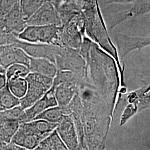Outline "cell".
I'll list each match as a JSON object with an SVG mask.
<instances>
[{
    "instance_id": "1",
    "label": "cell",
    "mask_w": 150,
    "mask_h": 150,
    "mask_svg": "<svg viewBox=\"0 0 150 150\" xmlns=\"http://www.w3.org/2000/svg\"><path fill=\"white\" fill-rule=\"evenodd\" d=\"M26 79L28 84L27 92L20 99V105L23 110L30 107L41 98L52 87L54 82V79L34 72H30Z\"/></svg>"
},
{
    "instance_id": "2",
    "label": "cell",
    "mask_w": 150,
    "mask_h": 150,
    "mask_svg": "<svg viewBox=\"0 0 150 150\" xmlns=\"http://www.w3.org/2000/svg\"><path fill=\"white\" fill-rule=\"evenodd\" d=\"M59 26L56 25H27L18 35L19 40L35 43L54 45Z\"/></svg>"
},
{
    "instance_id": "3",
    "label": "cell",
    "mask_w": 150,
    "mask_h": 150,
    "mask_svg": "<svg viewBox=\"0 0 150 150\" xmlns=\"http://www.w3.org/2000/svg\"><path fill=\"white\" fill-rule=\"evenodd\" d=\"M55 64L58 70L78 72L83 70L86 60L79 50L67 47H60L55 56Z\"/></svg>"
},
{
    "instance_id": "4",
    "label": "cell",
    "mask_w": 150,
    "mask_h": 150,
    "mask_svg": "<svg viewBox=\"0 0 150 150\" xmlns=\"http://www.w3.org/2000/svg\"><path fill=\"white\" fill-rule=\"evenodd\" d=\"M27 25L62 26L59 12L51 2L45 1L37 11L27 20Z\"/></svg>"
},
{
    "instance_id": "5",
    "label": "cell",
    "mask_w": 150,
    "mask_h": 150,
    "mask_svg": "<svg viewBox=\"0 0 150 150\" xmlns=\"http://www.w3.org/2000/svg\"><path fill=\"white\" fill-rule=\"evenodd\" d=\"M12 45L22 49L30 57L47 59L54 64L55 56L60 47L52 44L30 43L19 39Z\"/></svg>"
},
{
    "instance_id": "6",
    "label": "cell",
    "mask_w": 150,
    "mask_h": 150,
    "mask_svg": "<svg viewBox=\"0 0 150 150\" xmlns=\"http://www.w3.org/2000/svg\"><path fill=\"white\" fill-rule=\"evenodd\" d=\"M30 57L22 49L14 45L0 46V64L6 70L15 64H21L28 67Z\"/></svg>"
},
{
    "instance_id": "7",
    "label": "cell",
    "mask_w": 150,
    "mask_h": 150,
    "mask_svg": "<svg viewBox=\"0 0 150 150\" xmlns=\"http://www.w3.org/2000/svg\"><path fill=\"white\" fill-rule=\"evenodd\" d=\"M56 130L68 150H79L78 134L74 120L70 115H64Z\"/></svg>"
},
{
    "instance_id": "8",
    "label": "cell",
    "mask_w": 150,
    "mask_h": 150,
    "mask_svg": "<svg viewBox=\"0 0 150 150\" xmlns=\"http://www.w3.org/2000/svg\"><path fill=\"white\" fill-rule=\"evenodd\" d=\"M115 40L121 59L134 50L150 46V38L130 36L118 33L115 35Z\"/></svg>"
},
{
    "instance_id": "9",
    "label": "cell",
    "mask_w": 150,
    "mask_h": 150,
    "mask_svg": "<svg viewBox=\"0 0 150 150\" xmlns=\"http://www.w3.org/2000/svg\"><path fill=\"white\" fill-rule=\"evenodd\" d=\"M149 13H150V0H136L129 9L115 15L111 22V28L113 29L122 22Z\"/></svg>"
},
{
    "instance_id": "10",
    "label": "cell",
    "mask_w": 150,
    "mask_h": 150,
    "mask_svg": "<svg viewBox=\"0 0 150 150\" xmlns=\"http://www.w3.org/2000/svg\"><path fill=\"white\" fill-rule=\"evenodd\" d=\"M4 22L6 32L13 33L17 36L26 28L27 21L22 13L20 3L4 15Z\"/></svg>"
},
{
    "instance_id": "11",
    "label": "cell",
    "mask_w": 150,
    "mask_h": 150,
    "mask_svg": "<svg viewBox=\"0 0 150 150\" xmlns=\"http://www.w3.org/2000/svg\"><path fill=\"white\" fill-rule=\"evenodd\" d=\"M58 106L52 86L45 95L32 106L25 110V119L23 122L33 120L34 118L48 108Z\"/></svg>"
},
{
    "instance_id": "12",
    "label": "cell",
    "mask_w": 150,
    "mask_h": 150,
    "mask_svg": "<svg viewBox=\"0 0 150 150\" xmlns=\"http://www.w3.org/2000/svg\"><path fill=\"white\" fill-rule=\"evenodd\" d=\"M57 123H51L43 120H33L21 122L20 127L25 132L38 135L45 139L57 127Z\"/></svg>"
},
{
    "instance_id": "13",
    "label": "cell",
    "mask_w": 150,
    "mask_h": 150,
    "mask_svg": "<svg viewBox=\"0 0 150 150\" xmlns=\"http://www.w3.org/2000/svg\"><path fill=\"white\" fill-rule=\"evenodd\" d=\"M28 69L30 72L38 73L54 79L57 72V67L51 61L45 58L30 57Z\"/></svg>"
},
{
    "instance_id": "14",
    "label": "cell",
    "mask_w": 150,
    "mask_h": 150,
    "mask_svg": "<svg viewBox=\"0 0 150 150\" xmlns=\"http://www.w3.org/2000/svg\"><path fill=\"white\" fill-rule=\"evenodd\" d=\"M77 81L76 82L62 83L55 87L53 86L58 106L65 107L70 103L76 93Z\"/></svg>"
},
{
    "instance_id": "15",
    "label": "cell",
    "mask_w": 150,
    "mask_h": 150,
    "mask_svg": "<svg viewBox=\"0 0 150 150\" xmlns=\"http://www.w3.org/2000/svg\"><path fill=\"white\" fill-rule=\"evenodd\" d=\"M36 150H68L56 129L43 139Z\"/></svg>"
},
{
    "instance_id": "16",
    "label": "cell",
    "mask_w": 150,
    "mask_h": 150,
    "mask_svg": "<svg viewBox=\"0 0 150 150\" xmlns=\"http://www.w3.org/2000/svg\"><path fill=\"white\" fill-rule=\"evenodd\" d=\"M20 125V122L15 120H6L0 123V140L5 144L11 142Z\"/></svg>"
},
{
    "instance_id": "17",
    "label": "cell",
    "mask_w": 150,
    "mask_h": 150,
    "mask_svg": "<svg viewBox=\"0 0 150 150\" xmlns=\"http://www.w3.org/2000/svg\"><path fill=\"white\" fill-rule=\"evenodd\" d=\"M20 99L14 96L6 85L0 90V111L20 106Z\"/></svg>"
},
{
    "instance_id": "18",
    "label": "cell",
    "mask_w": 150,
    "mask_h": 150,
    "mask_svg": "<svg viewBox=\"0 0 150 150\" xmlns=\"http://www.w3.org/2000/svg\"><path fill=\"white\" fill-rule=\"evenodd\" d=\"M64 115V108L59 106L50 107L37 115L33 120H43L49 122L59 123Z\"/></svg>"
},
{
    "instance_id": "19",
    "label": "cell",
    "mask_w": 150,
    "mask_h": 150,
    "mask_svg": "<svg viewBox=\"0 0 150 150\" xmlns=\"http://www.w3.org/2000/svg\"><path fill=\"white\" fill-rule=\"evenodd\" d=\"M6 85L12 94L19 99L25 96L27 92L28 84L26 78H12L7 80Z\"/></svg>"
},
{
    "instance_id": "20",
    "label": "cell",
    "mask_w": 150,
    "mask_h": 150,
    "mask_svg": "<svg viewBox=\"0 0 150 150\" xmlns=\"http://www.w3.org/2000/svg\"><path fill=\"white\" fill-rule=\"evenodd\" d=\"M45 0H20V6L26 21L40 8Z\"/></svg>"
},
{
    "instance_id": "21",
    "label": "cell",
    "mask_w": 150,
    "mask_h": 150,
    "mask_svg": "<svg viewBox=\"0 0 150 150\" xmlns=\"http://www.w3.org/2000/svg\"><path fill=\"white\" fill-rule=\"evenodd\" d=\"M30 73V70L27 66L21 64H15L11 65L6 70V80L12 78L26 77Z\"/></svg>"
},
{
    "instance_id": "22",
    "label": "cell",
    "mask_w": 150,
    "mask_h": 150,
    "mask_svg": "<svg viewBox=\"0 0 150 150\" xmlns=\"http://www.w3.org/2000/svg\"><path fill=\"white\" fill-rule=\"evenodd\" d=\"M20 0H0V12L5 15L15 6L20 3Z\"/></svg>"
},
{
    "instance_id": "23",
    "label": "cell",
    "mask_w": 150,
    "mask_h": 150,
    "mask_svg": "<svg viewBox=\"0 0 150 150\" xmlns=\"http://www.w3.org/2000/svg\"><path fill=\"white\" fill-rule=\"evenodd\" d=\"M136 0H98V2L102 5L110 4H132Z\"/></svg>"
},
{
    "instance_id": "24",
    "label": "cell",
    "mask_w": 150,
    "mask_h": 150,
    "mask_svg": "<svg viewBox=\"0 0 150 150\" xmlns=\"http://www.w3.org/2000/svg\"><path fill=\"white\" fill-rule=\"evenodd\" d=\"M7 80L5 73L0 74V90L6 85Z\"/></svg>"
},
{
    "instance_id": "25",
    "label": "cell",
    "mask_w": 150,
    "mask_h": 150,
    "mask_svg": "<svg viewBox=\"0 0 150 150\" xmlns=\"http://www.w3.org/2000/svg\"><path fill=\"white\" fill-rule=\"evenodd\" d=\"M4 15L0 12V36L6 32L4 27Z\"/></svg>"
},
{
    "instance_id": "26",
    "label": "cell",
    "mask_w": 150,
    "mask_h": 150,
    "mask_svg": "<svg viewBox=\"0 0 150 150\" xmlns=\"http://www.w3.org/2000/svg\"><path fill=\"white\" fill-rule=\"evenodd\" d=\"M7 144H4V142H2L1 140H0V150H5L6 145Z\"/></svg>"
},
{
    "instance_id": "27",
    "label": "cell",
    "mask_w": 150,
    "mask_h": 150,
    "mask_svg": "<svg viewBox=\"0 0 150 150\" xmlns=\"http://www.w3.org/2000/svg\"><path fill=\"white\" fill-rule=\"evenodd\" d=\"M6 70L1 66L0 64V74H2V73H5Z\"/></svg>"
},
{
    "instance_id": "28",
    "label": "cell",
    "mask_w": 150,
    "mask_h": 150,
    "mask_svg": "<svg viewBox=\"0 0 150 150\" xmlns=\"http://www.w3.org/2000/svg\"><path fill=\"white\" fill-rule=\"evenodd\" d=\"M45 1H50V2H52L53 4H54L57 0H45Z\"/></svg>"
}]
</instances>
